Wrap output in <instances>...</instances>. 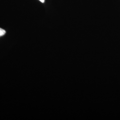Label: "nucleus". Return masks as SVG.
<instances>
[{
  "label": "nucleus",
  "mask_w": 120,
  "mask_h": 120,
  "mask_svg": "<svg viewBox=\"0 0 120 120\" xmlns=\"http://www.w3.org/2000/svg\"><path fill=\"white\" fill-rule=\"evenodd\" d=\"M5 33H6V31L0 28V37L4 36L5 34Z\"/></svg>",
  "instance_id": "1"
},
{
  "label": "nucleus",
  "mask_w": 120,
  "mask_h": 120,
  "mask_svg": "<svg viewBox=\"0 0 120 120\" xmlns=\"http://www.w3.org/2000/svg\"><path fill=\"white\" fill-rule=\"evenodd\" d=\"M41 2H42V3H44V2H45V0H39Z\"/></svg>",
  "instance_id": "2"
}]
</instances>
